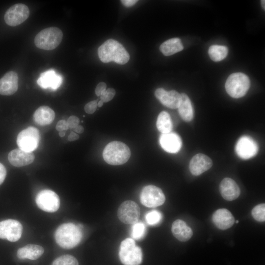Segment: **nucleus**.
<instances>
[{
  "mask_svg": "<svg viewBox=\"0 0 265 265\" xmlns=\"http://www.w3.org/2000/svg\"><path fill=\"white\" fill-rule=\"evenodd\" d=\"M98 53L100 59L104 63L114 61L124 64L130 59V55L123 46L112 39L106 41L101 45Z\"/></svg>",
  "mask_w": 265,
  "mask_h": 265,
  "instance_id": "obj_1",
  "label": "nucleus"
},
{
  "mask_svg": "<svg viewBox=\"0 0 265 265\" xmlns=\"http://www.w3.org/2000/svg\"><path fill=\"white\" fill-rule=\"evenodd\" d=\"M82 237L80 227L72 223L60 225L54 234L57 244L64 249H71L76 246L81 241Z\"/></svg>",
  "mask_w": 265,
  "mask_h": 265,
  "instance_id": "obj_2",
  "label": "nucleus"
},
{
  "mask_svg": "<svg viewBox=\"0 0 265 265\" xmlns=\"http://www.w3.org/2000/svg\"><path fill=\"white\" fill-rule=\"evenodd\" d=\"M103 156L105 161L109 164L121 165L126 163L130 159L131 151L126 144L114 141L105 147Z\"/></svg>",
  "mask_w": 265,
  "mask_h": 265,
  "instance_id": "obj_3",
  "label": "nucleus"
},
{
  "mask_svg": "<svg viewBox=\"0 0 265 265\" xmlns=\"http://www.w3.org/2000/svg\"><path fill=\"white\" fill-rule=\"evenodd\" d=\"M63 33L57 27L52 26L43 29L36 35L34 44L39 49L52 50L55 49L61 43Z\"/></svg>",
  "mask_w": 265,
  "mask_h": 265,
  "instance_id": "obj_4",
  "label": "nucleus"
},
{
  "mask_svg": "<svg viewBox=\"0 0 265 265\" xmlns=\"http://www.w3.org/2000/svg\"><path fill=\"white\" fill-rule=\"evenodd\" d=\"M142 256L141 249L135 244L133 239L127 238L121 242L119 257L124 265H139Z\"/></svg>",
  "mask_w": 265,
  "mask_h": 265,
  "instance_id": "obj_5",
  "label": "nucleus"
},
{
  "mask_svg": "<svg viewBox=\"0 0 265 265\" xmlns=\"http://www.w3.org/2000/svg\"><path fill=\"white\" fill-rule=\"evenodd\" d=\"M250 85L249 78L245 74L238 72L231 74L225 82L227 93L232 98H239L244 96Z\"/></svg>",
  "mask_w": 265,
  "mask_h": 265,
  "instance_id": "obj_6",
  "label": "nucleus"
},
{
  "mask_svg": "<svg viewBox=\"0 0 265 265\" xmlns=\"http://www.w3.org/2000/svg\"><path fill=\"white\" fill-rule=\"evenodd\" d=\"M40 139V134L38 130L30 126L18 134L17 143L20 149L32 152L37 148Z\"/></svg>",
  "mask_w": 265,
  "mask_h": 265,
  "instance_id": "obj_7",
  "label": "nucleus"
},
{
  "mask_svg": "<svg viewBox=\"0 0 265 265\" xmlns=\"http://www.w3.org/2000/svg\"><path fill=\"white\" fill-rule=\"evenodd\" d=\"M141 204L149 208H155L162 205L165 197L162 190L154 185L144 186L140 195Z\"/></svg>",
  "mask_w": 265,
  "mask_h": 265,
  "instance_id": "obj_8",
  "label": "nucleus"
},
{
  "mask_svg": "<svg viewBox=\"0 0 265 265\" xmlns=\"http://www.w3.org/2000/svg\"><path fill=\"white\" fill-rule=\"evenodd\" d=\"M35 201L37 206L46 212H55L60 206V199L58 195L49 189L39 191L36 196Z\"/></svg>",
  "mask_w": 265,
  "mask_h": 265,
  "instance_id": "obj_9",
  "label": "nucleus"
},
{
  "mask_svg": "<svg viewBox=\"0 0 265 265\" xmlns=\"http://www.w3.org/2000/svg\"><path fill=\"white\" fill-rule=\"evenodd\" d=\"M140 212L139 207L135 202L127 200L119 206L117 210V216L124 223L133 224L138 221Z\"/></svg>",
  "mask_w": 265,
  "mask_h": 265,
  "instance_id": "obj_10",
  "label": "nucleus"
},
{
  "mask_svg": "<svg viewBox=\"0 0 265 265\" xmlns=\"http://www.w3.org/2000/svg\"><path fill=\"white\" fill-rule=\"evenodd\" d=\"M29 16V10L28 7L23 3H17L7 10L4 19L7 25L15 26L25 22Z\"/></svg>",
  "mask_w": 265,
  "mask_h": 265,
  "instance_id": "obj_11",
  "label": "nucleus"
},
{
  "mask_svg": "<svg viewBox=\"0 0 265 265\" xmlns=\"http://www.w3.org/2000/svg\"><path fill=\"white\" fill-rule=\"evenodd\" d=\"M21 223L14 219H7L0 222V238L11 242L18 240L22 234Z\"/></svg>",
  "mask_w": 265,
  "mask_h": 265,
  "instance_id": "obj_12",
  "label": "nucleus"
},
{
  "mask_svg": "<svg viewBox=\"0 0 265 265\" xmlns=\"http://www.w3.org/2000/svg\"><path fill=\"white\" fill-rule=\"evenodd\" d=\"M259 147L256 142L251 137L244 135L238 140L235 151L241 159H247L255 156L258 153Z\"/></svg>",
  "mask_w": 265,
  "mask_h": 265,
  "instance_id": "obj_13",
  "label": "nucleus"
},
{
  "mask_svg": "<svg viewBox=\"0 0 265 265\" xmlns=\"http://www.w3.org/2000/svg\"><path fill=\"white\" fill-rule=\"evenodd\" d=\"M155 95L162 105L172 109L178 108L181 100V94L174 90L167 91L159 88L156 90Z\"/></svg>",
  "mask_w": 265,
  "mask_h": 265,
  "instance_id": "obj_14",
  "label": "nucleus"
},
{
  "mask_svg": "<svg viewBox=\"0 0 265 265\" xmlns=\"http://www.w3.org/2000/svg\"><path fill=\"white\" fill-rule=\"evenodd\" d=\"M62 82L61 76L57 74L53 69H50L41 73L37 80V84L41 88L52 90L59 87Z\"/></svg>",
  "mask_w": 265,
  "mask_h": 265,
  "instance_id": "obj_15",
  "label": "nucleus"
},
{
  "mask_svg": "<svg viewBox=\"0 0 265 265\" xmlns=\"http://www.w3.org/2000/svg\"><path fill=\"white\" fill-rule=\"evenodd\" d=\"M212 165L210 158L203 154H197L191 159L189 169L192 174L198 176L209 170Z\"/></svg>",
  "mask_w": 265,
  "mask_h": 265,
  "instance_id": "obj_16",
  "label": "nucleus"
},
{
  "mask_svg": "<svg viewBox=\"0 0 265 265\" xmlns=\"http://www.w3.org/2000/svg\"><path fill=\"white\" fill-rule=\"evenodd\" d=\"M159 141L162 148L170 153H178L180 150L182 145L180 136L172 132L161 133L159 137Z\"/></svg>",
  "mask_w": 265,
  "mask_h": 265,
  "instance_id": "obj_17",
  "label": "nucleus"
},
{
  "mask_svg": "<svg viewBox=\"0 0 265 265\" xmlns=\"http://www.w3.org/2000/svg\"><path fill=\"white\" fill-rule=\"evenodd\" d=\"M18 88V76L16 72L10 71L0 79V94L9 96L14 94Z\"/></svg>",
  "mask_w": 265,
  "mask_h": 265,
  "instance_id": "obj_18",
  "label": "nucleus"
},
{
  "mask_svg": "<svg viewBox=\"0 0 265 265\" xmlns=\"http://www.w3.org/2000/svg\"><path fill=\"white\" fill-rule=\"evenodd\" d=\"M220 194L226 200L233 201L239 196L240 190L234 180L230 178L223 179L219 185Z\"/></svg>",
  "mask_w": 265,
  "mask_h": 265,
  "instance_id": "obj_19",
  "label": "nucleus"
},
{
  "mask_svg": "<svg viewBox=\"0 0 265 265\" xmlns=\"http://www.w3.org/2000/svg\"><path fill=\"white\" fill-rule=\"evenodd\" d=\"M212 220L215 226L221 230L228 229L235 223V218L232 213L224 208L215 211L212 214Z\"/></svg>",
  "mask_w": 265,
  "mask_h": 265,
  "instance_id": "obj_20",
  "label": "nucleus"
},
{
  "mask_svg": "<svg viewBox=\"0 0 265 265\" xmlns=\"http://www.w3.org/2000/svg\"><path fill=\"white\" fill-rule=\"evenodd\" d=\"M35 157L32 152L24 151L21 149L12 150L8 155L10 163L16 167H22L31 163Z\"/></svg>",
  "mask_w": 265,
  "mask_h": 265,
  "instance_id": "obj_21",
  "label": "nucleus"
},
{
  "mask_svg": "<svg viewBox=\"0 0 265 265\" xmlns=\"http://www.w3.org/2000/svg\"><path fill=\"white\" fill-rule=\"evenodd\" d=\"M171 231L177 239L183 242L188 240L193 235L192 229L181 219H177L173 222Z\"/></svg>",
  "mask_w": 265,
  "mask_h": 265,
  "instance_id": "obj_22",
  "label": "nucleus"
},
{
  "mask_svg": "<svg viewBox=\"0 0 265 265\" xmlns=\"http://www.w3.org/2000/svg\"><path fill=\"white\" fill-rule=\"evenodd\" d=\"M55 117L54 111L46 106H41L34 112L33 119L39 125L45 126L51 124Z\"/></svg>",
  "mask_w": 265,
  "mask_h": 265,
  "instance_id": "obj_23",
  "label": "nucleus"
},
{
  "mask_svg": "<svg viewBox=\"0 0 265 265\" xmlns=\"http://www.w3.org/2000/svg\"><path fill=\"white\" fill-rule=\"evenodd\" d=\"M44 248L38 245L29 244L19 248L17 253L20 259H27L34 260L40 258L44 253Z\"/></svg>",
  "mask_w": 265,
  "mask_h": 265,
  "instance_id": "obj_24",
  "label": "nucleus"
},
{
  "mask_svg": "<svg viewBox=\"0 0 265 265\" xmlns=\"http://www.w3.org/2000/svg\"><path fill=\"white\" fill-rule=\"evenodd\" d=\"M181 100L178 107L179 113L182 119L187 122L193 117V110L190 99L185 93L181 94Z\"/></svg>",
  "mask_w": 265,
  "mask_h": 265,
  "instance_id": "obj_25",
  "label": "nucleus"
},
{
  "mask_svg": "<svg viewBox=\"0 0 265 265\" xmlns=\"http://www.w3.org/2000/svg\"><path fill=\"white\" fill-rule=\"evenodd\" d=\"M183 49L181 41L178 38L168 39L162 43L159 47L160 52L165 56L172 55L182 51Z\"/></svg>",
  "mask_w": 265,
  "mask_h": 265,
  "instance_id": "obj_26",
  "label": "nucleus"
},
{
  "mask_svg": "<svg viewBox=\"0 0 265 265\" xmlns=\"http://www.w3.org/2000/svg\"><path fill=\"white\" fill-rule=\"evenodd\" d=\"M156 125L162 133H167L172 131L173 125L170 115L165 111H161L157 118Z\"/></svg>",
  "mask_w": 265,
  "mask_h": 265,
  "instance_id": "obj_27",
  "label": "nucleus"
},
{
  "mask_svg": "<svg viewBox=\"0 0 265 265\" xmlns=\"http://www.w3.org/2000/svg\"><path fill=\"white\" fill-rule=\"evenodd\" d=\"M228 52L226 46L214 45L210 47L208 53L211 59L216 62L224 59L227 56Z\"/></svg>",
  "mask_w": 265,
  "mask_h": 265,
  "instance_id": "obj_28",
  "label": "nucleus"
},
{
  "mask_svg": "<svg viewBox=\"0 0 265 265\" xmlns=\"http://www.w3.org/2000/svg\"><path fill=\"white\" fill-rule=\"evenodd\" d=\"M131 231V235L133 239H140L145 235V225L141 222H137L133 224Z\"/></svg>",
  "mask_w": 265,
  "mask_h": 265,
  "instance_id": "obj_29",
  "label": "nucleus"
},
{
  "mask_svg": "<svg viewBox=\"0 0 265 265\" xmlns=\"http://www.w3.org/2000/svg\"><path fill=\"white\" fill-rule=\"evenodd\" d=\"M52 265H79L77 259L70 255H64L56 258Z\"/></svg>",
  "mask_w": 265,
  "mask_h": 265,
  "instance_id": "obj_30",
  "label": "nucleus"
},
{
  "mask_svg": "<svg viewBox=\"0 0 265 265\" xmlns=\"http://www.w3.org/2000/svg\"><path fill=\"white\" fill-rule=\"evenodd\" d=\"M252 217L259 222L265 220V204L262 203L255 206L251 211Z\"/></svg>",
  "mask_w": 265,
  "mask_h": 265,
  "instance_id": "obj_31",
  "label": "nucleus"
},
{
  "mask_svg": "<svg viewBox=\"0 0 265 265\" xmlns=\"http://www.w3.org/2000/svg\"><path fill=\"white\" fill-rule=\"evenodd\" d=\"M145 220L150 225H155L160 222L162 218L161 213L157 211L153 210L146 213Z\"/></svg>",
  "mask_w": 265,
  "mask_h": 265,
  "instance_id": "obj_32",
  "label": "nucleus"
},
{
  "mask_svg": "<svg viewBox=\"0 0 265 265\" xmlns=\"http://www.w3.org/2000/svg\"><path fill=\"white\" fill-rule=\"evenodd\" d=\"M115 93V91L113 88H109L101 95L100 96L101 100L104 103L108 102L113 98Z\"/></svg>",
  "mask_w": 265,
  "mask_h": 265,
  "instance_id": "obj_33",
  "label": "nucleus"
},
{
  "mask_svg": "<svg viewBox=\"0 0 265 265\" xmlns=\"http://www.w3.org/2000/svg\"><path fill=\"white\" fill-rule=\"evenodd\" d=\"M98 100L92 101L85 105L84 110L88 114H92L97 107Z\"/></svg>",
  "mask_w": 265,
  "mask_h": 265,
  "instance_id": "obj_34",
  "label": "nucleus"
},
{
  "mask_svg": "<svg viewBox=\"0 0 265 265\" xmlns=\"http://www.w3.org/2000/svg\"><path fill=\"white\" fill-rule=\"evenodd\" d=\"M67 122L69 128L71 129H74L79 125L80 119L77 116L72 115L68 118Z\"/></svg>",
  "mask_w": 265,
  "mask_h": 265,
  "instance_id": "obj_35",
  "label": "nucleus"
},
{
  "mask_svg": "<svg viewBox=\"0 0 265 265\" xmlns=\"http://www.w3.org/2000/svg\"><path fill=\"white\" fill-rule=\"evenodd\" d=\"M55 128L59 132L68 130L69 127L67 121L64 120H59L57 122Z\"/></svg>",
  "mask_w": 265,
  "mask_h": 265,
  "instance_id": "obj_36",
  "label": "nucleus"
},
{
  "mask_svg": "<svg viewBox=\"0 0 265 265\" xmlns=\"http://www.w3.org/2000/svg\"><path fill=\"white\" fill-rule=\"evenodd\" d=\"M106 85L104 82L98 84L95 89V94L97 96H101L106 90Z\"/></svg>",
  "mask_w": 265,
  "mask_h": 265,
  "instance_id": "obj_37",
  "label": "nucleus"
},
{
  "mask_svg": "<svg viewBox=\"0 0 265 265\" xmlns=\"http://www.w3.org/2000/svg\"><path fill=\"white\" fill-rule=\"evenodd\" d=\"M6 175V170L5 167L0 163V185L4 181Z\"/></svg>",
  "mask_w": 265,
  "mask_h": 265,
  "instance_id": "obj_38",
  "label": "nucleus"
},
{
  "mask_svg": "<svg viewBox=\"0 0 265 265\" xmlns=\"http://www.w3.org/2000/svg\"><path fill=\"white\" fill-rule=\"evenodd\" d=\"M138 0H122L121 2L126 7H131L134 5Z\"/></svg>",
  "mask_w": 265,
  "mask_h": 265,
  "instance_id": "obj_39",
  "label": "nucleus"
},
{
  "mask_svg": "<svg viewBox=\"0 0 265 265\" xmlns=\"http://www.w3.org/2000/svg\"><path fill=\"white\" fill-rule=\"evenodd\" d=\"M79 138V135L74 132H71L68 136V140L69 141L76 140Z\"/></svg>",
  "mask_w": 265,
  "mask_h": 265,
  "instance_id": "obj_40",
  "label": "nucleus"
},
{
  "mask_svg": "<svg viewBox=\"0 0 265 265\" xmlns=\"http://www.w3.org/2000/svg\"><path fill=\"white\" fill-rule=\"evenodd\" d=\"M74 131L79 133H81L84 131V128L82 126L78 125L74 129Z\"/></svg>",
  "mask_w": 265,
  "mask_h": 265,
  "instance_id": "obj_41",
  "label": "nucleus"
},
{
  "mask_svg": "<svg viewBox=\"0 0 265 265\" xmlns=\"http://www.w3.org/2000/svg\"><path fill=\"white\" fill-rule=\"evenodd\" d=\"M103 104H104V102L102 100H100L99 102H98L97 106L100 107L103 106Z\"/></svg>",
  "mask_w": 265,
  "mask_h": 265,
  "instance_id": "obj_42",
  "label": "nucleus"
},
{
  "mask_svg": "<svg viewBox=\"0 0 265 265\" xmlns=\"http://www.w3.org/2000/svg\"><path fill=\"white\" fill-rule=\"evenodd\" d=\"M65 132L64 131L59 132V135L60 137H63L65 135Z\"/></svg>",
  "mask_w": 265,
  "mask_h": 265,
  "instance_id": "obj_43",
  "label": "nucleus"
},
{
  "mask_svg": "<svg viewBox=\"0 0 265 265\" xmlns=\"http://www.w3.org/2000/svg\"><path fill=\"white\" fill-rule=\"evenodd\" d=\"M261 1V3L262 4V7L264 9H265V1L264 0H262Z\"/></svg>",
  "mask_w": 265,
  "mask_h": 265,
  "instance_id": "obj_44",
  "label": "nucleus"
},
{
  "mask_svg": "<svg viewBox=\"0 0 265 265\" xmlns=\"http://www.w3.org/2000/svg\"><path fill=\"white\" fill-rule=\"evenodd\" d=\"M238 223V220H237L236 221V223Z\"/></svg>",
  "mask_w": 265,
  "mask_h": 265,
  "instance_id": "obj_45",
  "label": "nucleus"
}]
</instances>
